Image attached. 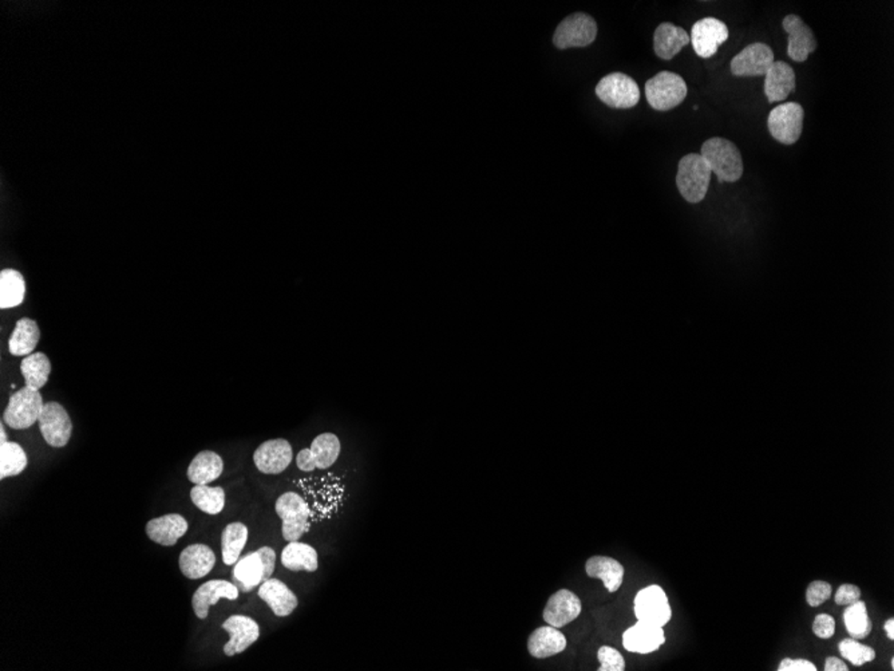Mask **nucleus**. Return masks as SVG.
Wrapping results in <instances>:
<instances>
[{
    "mask_svg": "<svg viewBox=\"0 0 894 671\" xmlns=\"http://www.w3.org/2000/svg\"><path fill=\"white\" fill-rule=\"evenodd\" d=\"M700 155L720 183H737L742 177V155L731 141L721 137L710 138L701 145Z\"/></svg>",
    "mask_w": 894,
    "mask_h": 671,
    "instance_id": "f257e3e1",
    "label": "nucleus"
},
{
    "mask_svg": "<svg viewBox=\"0 0 894 671\" xmlns=\"http://www.w3.org/2000/svg\"><path fill=\"white\" fill-rule=\"evenodd\" d=\"M276 565V554L271 547H262L239 559L232 571V583L240 593H251L271 579Z\"/></svg>",
    "mask_w": 894,
    "mask_h": 671,
    "instance_id": "f03ea898",
    "label": "nucleus"
},
{
    "mask_svg": "<svg viewBox=\"0 0 894 671\" xmlns=\"http://www.w3.org/2000/svg\"><path fill=\"white\" fill-rule=\"evenodd\" d=\"M711 175V168L701 155L690 153L679 161L676 185L684 200L698 204L709 192Z\"/></svg>",
    "mask_w": 894,
    "mask_h": 671,
    "instance_id": "7ed1b4c3",
    "label": "nucleus"
},
{
    "mask_svg": "<svg viewBox=\"0 0 894 671\" xmlns=\"http://www.w3.org/2000/svg\"><path fill=\"white\" fill-rule=\"evenodd\" d=\"M687 85L680 75L670 72H661L646 84L648 104L658 112H669L679 106L687 97Z\"/></svg>",
    "mask_w": 894,
    "mask_h": 671,
    "instance_id": "20e7f679",
    "label": "nucleus"
},
{
    "mask_svg": "<svg viewBox=\"0 0 894 671\" xmlns=\"http://www.w3.org/2000/svg\"><path fill=\"white\" fill-rule=\"evenodd\" d=\"M45 404L42 395L36 390L25 386L11 396L3 415V423L7 424L13 429H28L34 424L38 423L41 417Z\"/></svg>",
    "mask_w": 894,
    "mask_h": 671,
    "instance_id": "39448f33",
    "label": "nucleus"
},
{
    "mask_svg": "<svg viewBox=\"0 0 894 671\" xmlns=\"http://www.w3.org/2000/svg\"><path fill=\"white\" fill-rule=\"evenodd\" d=\"M276 514L283 522V537L287 542H298L308 531L311 511L304 498L295 492L282 495L274 504Z\"/></svg>",
    "mask_w": 894,
    "mask_h": 671,
    "instance_id": "423d86ee",
    "label": "nucleus"
},
{
    "mask_svg": "<svg viewBox=\"0 0 894 671\" xmlns=\"http://www.w3.org/2000/svg\"><path fill=\"white\" fill-rule=\"evenodd\" d=\"M803 107L797 102H785L771 110L768 118L771 137L783 145H794L803 130Z\"/></svg>",
    "mask_w": 894,
    "mask_h": 671,
    "instance_id": "0eeeda50",
    "label": "nucleus"
},
{
    "mask_svg": "<svg viewBox=\"0 0 894 671\" xmlns=\"http://www.w3.org/2000/svg\"><path fill=\"white\" fill-rule=\"evenodd\" d=\"M595 92L602 104L613 109H631L641 101L638 84L622 73L605 75L597 84Z\"/></svg>",
    "mask_w": 894,
    "mask_h": 671,
    "instance_id": "6e6552de",
    "label": "nucleus"
},
{
    "mask_svg": "<svg viewBox=\"0 0 894 671\" xmlns=\"http://www.w3.org/2000/svg\"><path fill=\"white\" fill-rule=\"evenodd\" d=\"M597 24L588 14L576 13L567 16L554 31L553 44L557 49L587 47L595 42Z\"/></svg>",
    "mask_w": 894,
    "mask_h": 671,
    "instance_id": "1a4fd4ad",
    "label": "nucleus"
},
{
    "mask_svg": "<svg viewBox=\"0 0 894 671\" xmlns=\"http://www.w3.org/2000/svg\"><path fill=\"white\" fill-rule=\"evenodd\" d=\"M341 450V440L338 436L333 433H323L313 441L310 449L300 450L296 457V466L303 472H313L316 468H331L338 460Z\"/></svg>",
    "mask_w": 894,
    "mask_h": 671,
    "instance_id": "9d476101",
    "label": "nucleus"
},
{
    "mask_svg": "<svg viewBox=\"0 0 894 671\" xmlns=\"http://www.w3.org/2000/svg\"><path fill=\"white\" fill-rule=\"evenodd\" d=\"M45 441L53 447H64L73 435V421L69 413L58 402L45 404L38 420Z\"/></svg>",
    "mask_w": 894,
    "mask_h": 671,
    "instance_id": "9b49d317",
    "label": "nucleus"
},
{
    "mask_svg": "<svg viewBox=\"0 0 894 671\" xmlns=\"http://www.w3.org/2000/svg\"><path fill=\"white\" fill-rule=\"evenodd\" d=\"M635 616L638 621L661 626L670 622V606L669 597L663 588L659 586H650L639 591L635 597Z\"/></svg>",
    "mask_w": 894,
    "mask_h": 671,
    "instance_id": "f8f14e48",
    "label": "nucleus"
},
{
    "mask_svg": "<svg viewBox=\"0 0 894 671\" xmlns=\"http://www.w3.org/2000/svg\"><path fill=\"white\" fill-rule=\"evenodd\" d=\"M692 47L700 58L709 59L718 53L721 45L729 39V28L717 18H703L692 25Z\"/></svg>",
    "mask_w": 894,
    "mask_h": 671,
    "instance_id": "ddd939ff",
    "label": "nucleus"
},
{
    "mask_svg": "<svg viewBox=\"0 0 894 671\" xmlns=\"http://www.w3.org/2000/svg\"><path fill=\"white\" fill-rule=\"evenodd\" d=\"M782 27L789 35L788 55L798 64L808 61L809 55L819 47L813 30L794 14L785 16Z\"/></svg>",
    "mask_w": 894,
    "mask_h": 671,
    "instance_id": "4468645a",
    "label": "nucleus"
},
{
    "mask_svg": "<svg viewBox=\"0 0 894 671\" xmlns=\"http://www.w3.org/2000/svg\"><path fill=\"white\" fill-rule=\"evenodd\" d=\"M293 446L287 440L265 441L253 453L256 468L264 475H280L290 466L293 461Z\"/></svg>",
    "mask_w": 894,
    "mask_h": 671,
    "instance_id": "2eb2a0df",
    "label": "nucleus"
},
{
    "mask_svg": "<svg viewBox=\"0 0 894 671\" xmlns=\"http://www.w3.org/2000/svg\"><path fill=\"white\" fill-rule=\"evenodd\" d=\"M774 62V53L768 45H749L732 58L731 73L735 76L766 75Z\"/></svg>",
    "mask_w": 894,
    "mask_h": 671,
    "instance_id": "dca6fc26",
    "label": "nucleus"
},
{
    "mask_svg": "<svg viewBox=\"0 0 894 671\" xmlns=\"http://www.w3.org/2000/svg\"><path fill=\"white\" fill-rule=\"evenodd\" d=\"M223 628L231 636L228 644L224 646L226 656L244 653L260 636L259 625L249 616H232L223 623Z\"/></svg>",
    "mask_w": 894,
    "mask_h": 671,
    "instance_id": "f3484780",
    "label": "nucleus"
},
{
    "mask_svg": "<svg viewBox=\"0 0 894 671\" xmlns=\"http://www.w3.org/2000/svg\"><path fill=\"white\" fill-rule=\"evenodd\" d=\"M239 596V588L233 583L226 580H209L197 588L192 599V606L197 618L203 621L208 616L209 608L216 606L220 599L224 597V599L236 600Z\"/></svg>",
    "mask_w": 894,
    "mask_h": 671,
    "instance_id": "a211bd4d",
    "label": "nucleus"
},
{
    "mask_svg": "<svg viewBox=\"0 0 894 671\" xmlns=\"http://www.w3.org/2000/svg\"><path fill=\"white\" fill-rule=\"evenodd\" d=\"M581 613V600L570 590H560L549 597L545 607L544 621L553 627H564Z\"/></svg>",
    "mask_w": 894,
    "mask_h": 671,
    "instance_id": "6ab92c4d",
    "label": "nucleus"
},
{
    "mask_svg": "<svg viewBox=\"0 0 894 671\" xmlns=\"http://www.w3.org/2000/svg\"><path fill=\"white\" fill-rule=\"evenodd\" d=\"M666 642L663 627L638 621L622 636V645L631 653L650 654Z\"/></svg>",
    "mask_w": 894,
    "mask_h": 671,
    "instance_id": "aec40b11",
    "label": "nucleus"
},
{
    "mask_svg": "<svg viewBox=\"0 0 894 671\" xmlns=\"http://www.w3.org/2000/svg\"><path fill=\"white\" fill-rule=\"evenodd\" d=\"M188 522L181 515L169 514L150 520L146 524V535L152 542L164 547H174L178 540L188 532Z\"/></svg>",
    "mask_w": 894,
    "mask_h": 671,
    "instance_id": "412c9836",
    "label": "nucleus"
},
{
    "mask_svg": "<svg viewBox=\"0 0 894 671\" xmlns=\"http://www.w3.org/2000/svg\"><path fill=\"white\" fill-rule=\"evenodd\" d=\"M216 565V555L205 545H192L181 552L178 566L184 576L196 580L206 576Z\"/></svg>",
    "mask_w": 894,
    "mask_h": 671,
    "instance_id": "4be33fe9",
    "label": "nucleus"
},
{
    "mask_svg": "<svg viewBox=\"0 0 894 671\" xmlns=\"http://www.w3.org/2000/svg\"><path fill=\"white\" fill-rule=\"evenodd\" d=\"M795 73L790 65L777 61L766 73L765 95L769 104L785 101L795 90Z\"/></svg>",
    "mask_w": 894,
    "mask_h": 671,
    "instance_id": "5701e85b",
    "label": "nucleus"
},
{
    "mask_svg": "<svg viewBox=\"0 0 894 671\" xmlns=\"http://www.w3.org/2000/svg\"><path fill=\"white\" fill-rule=\"evenodd\" d=\"M260 599L264 600L276 616H288L298 607V596L279 579H268L259 588Z\"/></svg>",
    "mask_w": 894,
    "mask_h": 671,
    "instance_id": "b1692460",
    "label": "nucleus"
},
{
    "mask_svg": "<svg viewBox=\"0 0 894 671\" xmlns=\"http://www.w3.org/2000/svg\"><path fill=\"white\" fill-rule=\"evenodd\" d=\"M691 42L686 30L672 24H661L653 34V50L659 58L670 61Z\"/></svg>",
    "mask_w": 894,
    "mask_h": 671,
    "instance_id": "393cba45",
    "label": "nucleus"
},
{
    "mask_svg": "<svg viewBox=\"0 0 894 671\" xmlns=\"http://www.w3.org/2000/svg\"><path fill=\"white\" fill-rule=\"evenodd\" d=\"M567 647V638L553 626L537 628L529 636L528 650L533 658H549L561 653Z\"/></svg>",
    "mask_w": 894,
    "mask_h": 671,
    "instance_id": "a878e982",
    "label": "nucleus"
},
{
    "mask_svg": "<svg viewBox=\"0 0 894 671\" xmlns=\"http://www.w3.org/2000/svg\"><path fill=\"white\" fill-rule=\"evenodd\" d=\"M224 461L217 453L212 450L200 452L189 466L188 476L191 483L196 486H208L223 475Z\"/></svg>",
    "mask_w": 894,
    "mask_h": 671,
    "instance_id": "bb28decb",
    "label": "nucleus"
},
{
    "mask_svg": "<svg viewBox=\"0 0 894 671\" xmlns=\"http://www.w3.org/2000/svg\"><path fill=\"white\" fill-rule=\"evenodd\" d=\"M585 571L588 576L601 579L610 593H616L621 587L625 572L621 563L608 556L591 557L585 565Z\"/></svg>",
    "mask_w": 894,
    "mask_h": 671,
    "instance_id": "cd10ccee",
    "label": "nucleus"
},
{
    "mask_svg": "<svg viewBox=\"0 0 894 671\" xmlns=\"http://www.w3.org/2000/svg\"><path fill=\"white\" fill-rule=\"evenodd\" d=\"M39 341H41V330L38 324L33 319L22 318L11 334L8 351L15 356H27L33 354Z\"/></svg>",
    "mask_w": 894,
    "mask_h": 671,
    "instance_id": "c85d7f7f",
    "label": "nucleus"
},
{
    "mask_svg": "<svg viewBox=\"0 0 894 671\" xmlns=\"http://www.w3.org/2000/svg\"><path fill=\"white\" fill-rule=\"evenodd\" d=\"M282 563L290 571L315 572L319 567L318 552L304 543L290 542L283 549Z\"/></svg>",
    "mask_w": 894,
    "mask_h": 671,
    "instance_id": "c756f323",
    "label": "nucleus"
},
{
    "mask_svg": "<svg viewBox=\"0 0 894 671\" xmlns=\"http://www.w3.org/2000/svg\"><path fill=\"white\" fill-rule=\"evenodd\" d=\"M248 528L243 523H231L225 526L222 535L223 562L233 566L239 562L240 555L247 545Z\"/></svg>",
    "mask_w": 894,
    "mask_h": 671,
    "instance_id": "7c9ffc66",
    "label": "nucleus"
},
{
    "mask_svg": "<svg viewBox=\"0 0 894 671\" xmlns=\"http://www.w3.org/2000/svg\"><path fill=\"white\" fill-rule=\"evenodd\" d=\"M21 372L25 376V386L39 392L49 381L50 359L44 353L30 354L22 361Z\"/></svg>",
    "mask_w": 894,
    "mask_h": 671,
    "instance_id": "2f4dec72",
    "label": "nucleus"
},
{
    "mask_svg": "<svg viewBox=\"0 0 894 671\" xmlns=\"http://www.w3.org/2000/svg\"><path fill=\"white\" fill-rule=\"evenodd\" d=\"M25 294V283L19 271L3 270L0 274V307L13 308L22 305Z\"/></svg>",
    "mask_w": 894,
    "mask_h": 671,
    "instance_id": "473e14b6",
    "label": "nucleus"
},
{
    "mask_svg": "<svg viewBox=\"0 0 894 671\" xmlns=\"http://www.w3.org/2000/svg\"><path fill=\"white\" fill-rule=\"evenodd\" d=\"M844 622L849 636L854 639H864L871 633V621L868 616L867 605L861 600L851 603L844 613Z\"/></svg>",
    "mask_w": 894,
    "mask_h": 671,
    "instance_id": "72a5a7b5",
    "label": "nucleus"
},
{
    "mask_svg": "<svg viewBox=\"0 0 894 671\" xmlns=\"http://www.w3.org/2000/svg\"><path fill=\"white\" fill-rule=\"evenodd\" d=\"M27 466V455L24 447L16 443H3L0 446V478L21 475Z\"/></svg>",
    "mask_w": 894,
    "mask_h": 671,
    "instance_id": "f704fd0d",
    "label": "nucleus"
},
{
    "mask_svg": "<svg viewBox=\"0 0 894 671\" xmlns=\"http://www.w3.org/2000/svg\"><path fill=\"white\" fill-rule=\"evenodd\" d=\"M191 498L200 511L208 515H219L225 506V492L222 486H196L191 491Z\"/></svg>",
    "mask_w": 894,
    "mask_h": 671,
    "instance_id": "c9c22d12",
    "label": "nucleus"
},
{
    "mask_svg": "<svg viewBox=\"0 0 894 671\" xmlns=\"http://www.w3.org/2000/svg\"><path fill=\"white\" fill-rule=\"evenodd\" d=\"M839 653L854 666L869 664L876 658V651L870 646L859 644L857 639L848 638L839 644Z\"/></svg>",
    "mask_w": 894,
    "mask_h": 671,
    "instance_id": "e433bc0d",
    "label": "nucleus"
},
{
    "mask_svg": "<svg viewBox=\"0 0 894 671\" xmlns=\"http://www.w3.org/2000/svg\"><path fill=\"white\" fill-rule=\"evenodd\" d=\"M597 658L600 661L599 671H624L625 661L621 653L616 648L602 646L597 651Z\"/></svg>",
    "mask_w": 894,
    "mask_h": 671,
    "instance_id": "4c0bfd02",
    "label": "nucleus"
},
{
    "mask_svg": "<svg viewBox=\"0 0 894 671\" xmlns=\"http://www.w3.org/2000/svg\"><path fill=\"white\" fill-rule=\"evenodd\" d=\"M831 596V586L823 580H814L806 591V600L811 607H819Z\"/></svg>",
    "mask_w": 894,
    "mask_h": 671,
    "instance_id": "58836bf2",
    "label": "nucleus"
},
{
    "mask_svg": "<svg viewBox=\"0 0 894 671\" xmlns=\"http://www.w3.org/2000/svg\"><path fill=\"white\" fill-rule=\"evenodd\" d=\"M813 633L819 638H831L834 633H836V621H834L833 616H829V614H820V616H817L813 623Z\"/></svg>",
    "mask_w": 894,
    "mask_h": 671,
    "instance_id": "ea45409f",
    "label": "nucleus"
},
{
    "mask_svg": "<svg viewBox=\"0 0 894 671\" xmlns=\"http://www.w3.org/2000/svg\"><path fill=\"white\" fill-rule=\"evenodd\" d=\"M859 597H861V590H859V587H857V586L854 585H842L841 587L837 590L834 600H836V603L839 606H849L851 605V603L859 600Z\"/></svg>",
    "mask_w": 894,
    "mask_h": 671,
    "instance_id": "a19ab883",
    "label": "nucleus"
},
{
    "mask_svg": "<svg viewBox=\"0 0 894 671\" xmlns=\"http://www.w3.org/2000/svg\"><path fill=\"white\" fill-rule=\"evenodd\" d=\"M778 671H817V666L806 659L785 658L778 666Z\"/></svg>",
    "mask_w": 894,
    "mask_h": 671,
    "instance_id": "79ce46f5",
    "label": "nucleus"
},
{
    "mask_svg": "<svg viewBox=\"0 0 894 671\" xmlns=\"http://www.w3.org/2000/svg\"><path fill=\"white\" fill-rule=\"evenodd\" d=\"M823 670H825V671H848L849 669H848V666H846L845 662L844 661H841V659L836 658V656H829V658L826 659V662H825V669H823Z\"/></svg>",
    "mask_w": 894,
    "mask_h": 671,
    "instance_id": "37998d69",
    "label": "nucleus"
},
{
    "mask_svg": "<svg viewBox=\"0 0 894 671\" xmlns=\"http://www.w3.org/2000/svg\"><path fill=\"white\" fill-rule=\"evenodd\" d=\"M884 627H885V631H887L888 636H889V639H892V641H893V639H894V619L893 618L888 619V621L885 622Z\"/></svg>",
    "mask_w": 894,
    "mask_h": 671,
    "instance_id": "c03bdc74",
    "label": "nucleus"
},
{
    "mask_svg": "<svg viewBox=\"0 0 894 671\" xmlns=\"http://www.w3.org/2000/svg\"><path fill=\"white\" fill-rule=\"evenodd\" d=\"M0 432H2V444L7 443V435H5V423H2V427H0Z\"/></svg>",
    "mask_w": 894,
    "mask_h": 671,
    "instance_id": "a18cd8bd",
    "label": "nucleus"
}]
</instances>
